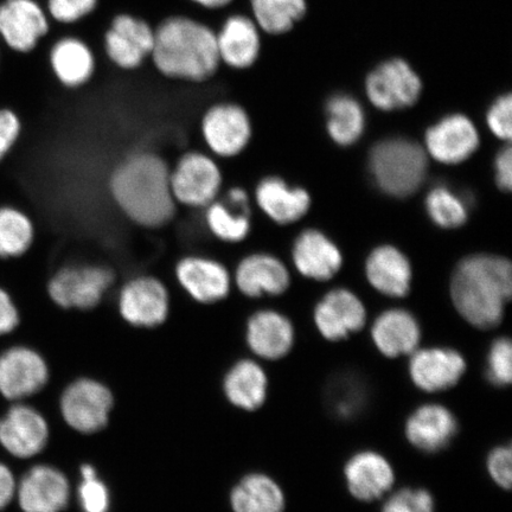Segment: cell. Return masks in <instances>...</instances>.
Listing matches in <instances>:
<instances>
[{"instance_id":"obj_13","label":"cell","mask_w":512,"mask_h":512,"mask_svg":"<svg viewBox=\"0 0 512 512\" xmlns=\"http://www.w3.org/2000/svg\"><path fill=\"white\" fill-rule=\"evenodd\" d=\"M48 31L46 11L35 0H5L0 4V36L17 53H30Z\"/></svg>"},{"instance_id":"obj_5","label":"cell","mask_w":512,"mask_h":512,"mask_svg":"<svg viewBox=\"0 0 512 512\" xmlns=\"http://www.w3.org/2000/svg\"><path fill=\"white\" fill-rule=\"evenodd\" d=\"M115 283L111 267L101 264L64 265L51 274L48 296L63 310L88 311L105 299Z\"/></svg>"},{"instance_id":"obj_18","label":"cell","mask_w":512,"mask_h":512,"mask_svg":"<svg viewBox=\"0 0 512 512\" xmlns=\"http://www.w3.org/2000/svg\"><path fill=\"white\" fill-rule=\"evenodd\" d=\"M466 362L459 352L432 348L416 351L409 364L415 386L427 393L450 389L462 379Z\"/></svg>"},{"instance_id":"obj_11","label":"cell","mask_w":512,"mask_h":512,"mask_svg":"<svg viewBox=\"0 0 512 512\" xmlns=\"http://www.w3.org/2000/svg\"><path fill=\"white\" fill-rule=\"evenodd\" d=\"M422 83L406 61L394 59L371 72L366 82L368 99L382 111L402 110L419 100Z\"/></svg>"},{"instance_id":"obj_38","label":"cell","mask_w":512,"mask_h":512,"mask_svg":"<svg viewBox=\"0 0 512 512\" xmlns=\"http://www.w3.org/2000/svg\"><path fill=\"white\" fill-rule=\"evenodd\" d=\"M488 377L496 386H508L512 380V348L508 338L492 344L488 358Z\"/></svg>"},{"instance_id":"obj_37","label":"cell","mask_w":512,"mask_h":512,"mask_svg":"<svg viewBox=\"0 0 512 512\" xmlns=\"http://www.w3.org/2000/svg\"><path fill=\"white\" fill-rule=\"evenodd\" d=\"M82 482L79 488V501L83 512H108L110 510V491L92 465H82Z\"/></svg>"},{"instance_id":"obj_25","label":"cell","mask_w":512,"mask_h":512,"mask_svg":"<svg viewBox=\"0 0 512 512\" xmlns=\"http://www.w3.org/2000/svg\"><path fill=\"white\" fill-rule=\"evenodd\" d=\"M50 67L63 87L79 89L93 79L95 56L86 42L78 37H63L50 50Z\"/></svg>"},{"instance_id":"obj_43","label":"cell","mask_w":512,"mask_h":512,"mask_svg":"<svg viewBox=\"0 0 512 512\" xmlns=\"http://www.w3.org/2000/svg\"><path fill=\"white\" fill-rule=\"evenodd\" d=\"M511 95L501 96L488 112V125L492 133L503 140L511 138Z\"/></svg>"},{"instance_id":"obj_2","label":"cell","mask_w":512,"mask_h":512,"mask_svg":"<svg viewBox=\"0 0 512 512\" xmlns=\"http://www.w3.org/2000/svg\"><path fill=\"white\" fill-rule=\"evenodd\" d=\"M151 59L165 78L206 82L213 78L221 64L216 32L194 18H166L155 29Z\"/></svg>"},{"instance_id":"obj_36","label":"cell","mask_w":512,"mask_h":512,"mask_svg":"<svg viewBox=\"0 0 512 512\" xmlns=\"http://www.w3.org/2000/svg\"><path fill=\"white\" fill-rule=\"evenodd\" d=\"M427 213L441 228L462 227L467 220V208L462 198L446 188H434L426 198Z\"/></svg>"},{"instance_id":"obj_20","label":"cell","mask_w":512,"mask_h":512,"mask_svg":"<svg viewBox=\"0 0 512 512\" xmlns=\"http://www.w3.org/2000/svg\"><path fill=\"white\" fill-rule=\"evenodd\" d=\"M367 312L360 299L348 290L331 291L315 311V322L323 337L336 342L366 325Z\"/></svg>"},{"instance_id":"obj_7","label":"cell","mask_w":512,"mask_h":512,"mask_svg":"<svg viewBox=\"0 0 512 512\" xmlns=\"http://www.w3.org/2000/svg\"><path fill=\"white\" fill-rule=\"evenodd\" d=\"M201 137L207 152L216 159L241 155L251 143L252 120L245 108L234 102H217L203 113Z\"/></svg>"},{"instance_id":"obj_17","label":"cell","mask_w":512,"mask_h":512,"mask_svg":"<svg viewBox=\"0 0 512 512\" xmlns=\"http://www.w3.org/2000/svg\"><path fill=\"white\" fill-rule=\"evenodd\" d=\"M18 496L24 512H61L67 508L70 486L61 471L40 465L24 476Z\"/></svg>"},{"instance_id":"obj_46","label":"cell","mask_w":512,"mask_h":512,"mask_svg":"<svg viewBox=\"0 0 512 512\" xmlns=\"http://www.w3.org/2000/svg\"><path fill=\"white\" fill-rule=\"evenodd\" d=\"M510 147H505L496 158L497 184L504 191L511 190V158Z\"/></svg>"},{"instance_id":"obj_49","label":"cell","mask_w":512,"mask_h":512,"mask_svg":"<svg viewBox=\"0 0 512 512\" xmlns=\"http://www.w3.org/2000/svg\"><path fill=\"white\" fill-rule=\"evenodd\" d=\"M192 3L202 6L208 10H219L226 8L233 0H191Z\"/></svg>"},{"instance_id":"obj_3","label":"cell","mask_w":512,"mask_h":512,"mask_svg":"<svg viewBox=\"0 0 512 512\" xmlns=\"http://www.w3.org/2000/svg\"><path fill=\"white\" fill-rule=\"evenodd\" d=\"M512 293L511 264L491 255H475L457 266L451 281L454 306L478 329H492L502 322Z\"/></svg>"},{"instance_id":"obj_34","label":"cell","mask_w":512,"mask_h":512,"mask_svg":"<svg viewBox=\"0 0 512 512\" xmlns=\"http://www.w3.org/2000/svg\"><path fill=\"white\" fill-rule=\"evenodd\" d=\"M328 132L334 142L341 146L355 144L361 138L364 125V112L358 102L349 95H336L326 106Z\"/></svg>"},{"instance_id":"obj_19","label":"cell","mask_w":512,"mask_h":512,"mask_svg":"<svg viewBox=\"0 0 512 512\" xmlns=\"http://www.w3.org/2000/svg\"><path fill=\"white\" fill-rule=\"evenodd\" d=\"M479 136L475 125L464 115L447 117L427 131L426 146L430 155L444 164H458L476 152Z\"/></svg>"},{"instance_id":"obj_29","label":"cell","mask_w":512,"mask_h":512,"mask_svg":"<svg viewBox=\"0 0 512 512\" xmlns=\"http://www.w3.org/2000/svg\"><path fill=\"white\" fill-rule=\"evenodd\" d=\"M371 286L388 297L407 296L412 281V267L399 249L393 246L376 248L366 265Z\"/></svg>"},{"instance_id":"obj_15","label":"cell","mask_w":512,"mask_h":512,"mask_svg":"<svg viewBox=\"0 0 512 512\" xmlns=\"http://www.w3.org/2000/svg\"><path fill=\"white\" fill-rule=\"evenodd\" d=\"M290 281V273L283 262L266 253L245 256L233 274V284L248 298L280 296L290 286Z\"/></svg>"},{"instance_id":"obj_9","label":"cell","mask_w":512,"mask_h":512,"mask_svg":"<svg viewBox=\"0 0 512 512\" xmlns=\"http://www.w3.org/2000/svg\"><path fill=\"white\" fill-rule=\"evenodd\" d=\"M174 274L179 287L198 304H219L234 286L228 267L208 255L183 256L176 262Z\"/></svg>"},{"instance_id":"obj_24","label":"cell","mask_w":512,"mask_h":512,"mask_svg":"<svg viewBox=\"0 0 512 512\" xmlns=\"http://www.w3.org/2000/svg\"><path fill=\"white\" fill-rule=\"evenodd\" d=\"M255 200L262 213L278 224L302 219L311 206L310 195L305 189L288 187L279 177L261 179L255 188Z\"/></svg>"},{"instance_id":"obj_1","label":"cell","mask_w":512,"mask_h":512,"mask_svg":"<svg viewBox=\"0 0 512 512\" xmlns=\"http://www.w3.org/2000/svg\"><path fill=\"white\" fill-rule=\"evenodd\" d=\"M108 192L125 219L145 229H160L175 219L170 165L157 152L138 150L115 164Z\"/></svg>"},{"instance_id":"obj_45","label":"cell","mask_w":512,"mask_h":512,"mask_svg":"<svg viewBox=\"0 0 512 512\" xmlns=\"http://www.w3.org/2000/svg\"><path fill=\"white\" fill-rule=\"evenodd\" d=\"M21 322L19 310L11 294L0 287V336L10 334Z\"/></svg>"},{"instance_id":"obj_4","label":"cell","mask_w":512,"mask_h":512,"mask_svg":"<svg viewBox=\"0 0 512 512\" xmlns=\"http://www.w3.org/2000/svg\"><path fill=\"white\" fill-rule=\"evenodd\" d=\"M369 165L379 188L400 198L411 196L421 187L428 168L424 149L403 138L376 144L370 152Z\"/></svg>"},{"instance_id":"obj_33","label":"cell","mask_w":512,"mask_h":512,"mask_svg":"<svg viewBox=\"0 0 512 512\" xmlns=\"http://www.w3.org/2000/svg\"><path fill=\"white\" fill-rule=\"evenodd\" d=\"M211 236L228 245L245 241L252 230L251 211L229 206L221 197L203 209Z\"/></svg>"},{"instance_id":"obj_8","label":"cell","mask_w":512,"mask_h":512,"mask_svg":"<svg viewBox=\"0 0 512 512\" xmlns=\"http://www.w3.org/2000/svg\"><path fill=\"white\" fill-rule=\"evenodd\" d=\"M118 310L121 318L134 328H157L164 324L170 315L169 288L156 275H136L121 286L118 293Z\"/></svg>"},{"instance_id":"obj_42","label":"cell","mask_w":512,"mask_h":512,"mask_svg":"<svg viewBox=\"0 0 512 512\" xmlns=\"http://www.w3.org/2000/svg\"><path fill=\"white\" fill-rule=\"evenodd\" d=\"M363 400V389L354 380H342L334 387L332 401L336 412L344 418L354 415L362 406Z\"/></svg>"},{"instance_id":"obj_16","label":"cell","mask_w":512,"mask_h":512,"mask_svg":"<svg viewBox=\"0 0 512 512\" xmlns=\"http://www.w3.org/2000/svg\"><path fill=\"white\" fill-rule=\"evenodd\" d=\"M48 438L47 421L34 408L16 406L0 420V443L12 456L34 457L46 447Z\"/></svg>"},{"instance_id":"obj_27","label":"cell","mask_w":512,"mask_h":512,"mask_svg":"<svg viewBox=\"0 0 512 512\" xmlns=\"http://www.w3.org/2000/svg\"><path fill=\"white\" fill-rule=\"evenodd\" d=\"M293 261L307 278L329 280L341 270L342 254L334 242L318 230H306L293 247Z\"/></svg>"},{"instance_id":"obj_31","label":"cell","mask_w":512,"mask_h":512,"mask_svg":"<svg viewBox=\"0 0 512 512\" xmlns=\"http://www.w3.org/2000/svg\"><path fill=\"white\" fill-rule=\"evenodd\" d=\"M234 512H284L285 496L274 480L254 473L241 480L230 496Z\"/></svg>"},{"instance_id":"obj_26","label":"cell","mask_w":512,"mask_h":512,"mask_svg":"<svg viewBox=\"0 0 512 512\" xmlns=\"http://www.w3.org/2000/svg\"><path fill=\"white\" fill-rule=\"evenodd\" d=\"M457 430L454 415L440 405H426L416 409L406 425L408 440L424 452L443 450L451 443Z\"/></svg>"},{"instance_id":"obj_48","label":"cell","mask_w":512,"mask_h":512,"mask_svg":"<svg viewBox=\"0 0 512 512\" xmlns=\"http://www.w3.org/2000/svg\"><path fill=\"white\" fill-rule=\"evenodd\" d=\"M224 202L229 204L234 208L249 210L251 211V206H249V195L248 192L241 187H232L226 191V194L220 196Z\"/></svg>"},{"instance_id":"obj_6","label":"cell","mask_w":512,"mask_h":512,"mask_svg":"<svg viewBox=\"0 0 512 512\" xmlns=\"http://www.w3.org/2000/svg\"><path fill=\"white\" fill-rule=\"evenodd\" d=\"M223 183L219 159L208 152H185L170 166V187L177 207L203 210L222 195Z\"/></svg>"},{"instance_id":"obj_47","label":"cell","mask_w":512,"mask_h":512,"mask_svg":"<svg viewBox=\"0 0 512 512\" xmlns=\"http://www.w3.org/2000/svg\"><path fill=\"white\" fill-rule=\"evenodd\" d=\"M15 478L12 472L0 464V510L8 507L15 494Z\"/></svg>"},{"instance_id":"obj_40","label":"cell","mask_w":512,"mask_h":512,"mask_svg":"<svg viewBox=\"0 0 512 512\" xmlns=\"http://www.w3.org/2000/svg\"><path fill=\"white\" fill-rule=\"evenodd\" d=\"M99 0H48V12L56 22L73 24L95 11Z\"/></svg>"},{"instance_id":"obj_35","label":"cell","mask_w":512,"mask_h":512,"mask_svg":"<svg viewBox=\"0 0 512 512\" xmlns=\"http://www.w3.org/2000/svg\"><path fill=\"white\" fill-rule=\"evenodd\" d=\"M254 22L271 35L285 34L306 12V0H251Z\"/></svg>"},{"instance_id":"obj_22","label":"cell","mask_w":512,"mask_h":512,"mask_svg":"<svg viewBox=\"0 0 512 512\" xmlns=\"http://www.w3.org/2000/svg\"><path fill=\"white\" fill-rule=\"evenodd\" d=\"M345 478L352 496L363 502H373L392 489L394 471L381 454L367 451L349 460Z\"/></svg>"},{"instance_id":"obj_30","label":"cell","mask_w":512,"mask_h":512,"mask_svg":"<svg viewBox=\"0 0 512 512\" xmlns=\"http://www.w3.org/2000/svg\"><path fill=\"white\" fill-rule=\"evenodd\" d=\"M267 376L258 363L243 360L229 370L224 379V393L234 406L255 411L264 405Z\"/></svg>"},{"instance_id":"obj_44","label":"cell","mask_w":512,"mask_h":512,"mask_svg":"<svg viewBox=\"0 0 512 512\" xmlns=\"http://www.w3.org/2000/svg\"><path fill=\"white\" fill-rule=\"evenodd\" d=\"M511 448L498 447L490 453L488 459V470L496 484L503 489L511 488Z\"/></svg>"},{"instance_id":"obj_32","label":"cell","mask_w":512,"mask_h":512,"mask_svg":"<svg viewBox=\"0 0 512 512\" xmlns=\"http://www.w3.org/2000/svg\"><path fill=\"white\" fill-rule=\"evenodd\" d=\"M36 234L27 211L10 204L0 206V260H19L29 254Z\"/></svg>"},{"instance_id":"obj_21","label":"cell","mask_w":512,"mask_h":512,"mask_svg":"<svg viewBox=\"0 0 512 512\" xmlns=\"http://www.w3.org/2000/svg\"><path fill=\"white\" fill-rule=\"evenodd\" d=\"M221 63L233 69H248L259 59L261 50L259 27L253 19L230 16L216 34Z\"/></svg>"},{"instance_id":"obj_41","label":"cell","mask_w":512,"mask_h":512,"mask_svg":"<svg viewBox=\"0 0 512 512\" xmlns=\"http://www.w3.org/2000/svg\"><path fill=\"white\" fill-rule=\"evenodd\" d=\"M23 134L21 117L10 108H0V163L15 150Z\"/></svg>"},{"instance_id":"obj_14","label":"cell","mask_w":512,"mask_h":512,"mask_svg":"<svg viewBox=\"0 0 512 512\" xmlns=\"http://www.w3.org/2000/svg\"><path fill=\"white\" fill-rule=\"evenodd\" d=\"M49 379L46 361L36 351L16 347L0 356V393L21 400L40 392Z\"/></svg>"},{"instance_id":"obj_23","label":"cell","mask_w":512,"mask_h":512,"mask_svg":"<svg viewBox=\"0 0 512 512\" xmlns=\"http://www.w3.org/2000/svg\"><path fill=\"white\" fill-rule=\"evenodd\" d=\"M247 343L255 355L266 360H279L293 347V325L277 311L255 312L248 320Z\"/></svg>"},{"instance_id":"obj_10","label":"cell","mask_w":512,"mask_h":512,"mask_svg":"<svg viewBox=\"0 0 512 512\" xmlns=\"http://www.w3.org/2000/svg\"><path fill=\"white\" fill-rule=\"evenodd\" d=\"M113 407V395L104 384L81 379L70 384L61 398V412L67 424L81 433L105 428Z\"/></svg>"},{"instance_id":"obj_39","label":"cell","mask_w":512,"mask_h":512,"mask_svg":"<svg viewBox=\"0 0 512 512\" xmlns=\"http://www.w3.org/2000/svg\"><path fill=\"white\" fill-rule=\"evenodd\" d=\"M382 512H435L433 497L422 489H403L384 503Z\"/></svg>"},{"instance_id":"obj_12","label":"cell","mask_w":512,"mask_h":512,"mask_svg":"<svg viewBox=\"0 0 512 512\" xmlns=\"http://www.w3.org/2000/svg\"><path fill=\"white\" fill-rule=\"evenodd\" d=\"M155 44V29L144 19L121 14L115 16L105 35L108 60L119 69L136 70L151 57Z\"/></svg>"},{"instance_id":"obj_28","label":"cell","mask_w":512,"mask_h":512,"mask_svg":"<svg viewBox=\"0 0 512 512\" xmlns=\"http://www.w3.org/2000/svg\"><path fill=\"white\" fill-rule=\"evenodd\" d=\"M374 343L384 356L398 357L413 354L420 342L418 320L412 313L395 309L377 317L371 330Z\"/></svg>"}]
</instances>
